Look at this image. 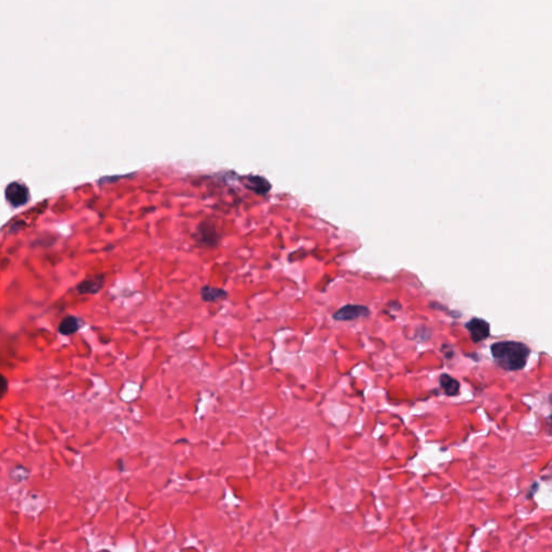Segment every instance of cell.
I'll use <instances>...</instances> for the list:
<instances>
[{
    "label": "cell",
    "instance_id": "obj_9",
    "mask_svg": "<svg viewBox=\"0 0 552 552\" xmlns=\"http://www.w3.org/2000/svg\"><path fill=\"white\" fill-rule=\"evenodd\" d=\"M440 386L443 391H445L446 395L448 396H455L458 394L459 391V383L457 380L452 377L451 375L443 373L440 375L439 379Z\"/></svg>",
    "mask_w": 552,
    "mask_h": 552
},
{
    "label": "cell",
    "instance_id": "obj_6",
    "mask_svg": "<svg viewBox=\"0 0 552 552\" xmlns=\"http://www.w3.org/2000/svg\"><path fill=\"white\" fill-rule=\"evenodd\" d=\"M6 195H7L8 201L12 205L20 206V205H23L27 201L28 193H27V189L23 185L13 183L10 186H8Z\"/></svg>",
    "mask_w": 552,
    "mask_h": 552
},
{
    "label": "cell",
    "instance_id": "obj_12",
    "mask_svg": "<svg viewBox=\"0 0 552 552\" xmlns=\"http://www.w3.org/2000/svg\"><path fill=\"white\" fill-rule=\"evenodd\" d=\"M537 490H538V484H537V482H535V483H534V484L532 485V488H531V494L529 495V497H532V496H533V494H534V493H536V491H537Z\"/></svg>",
    "mask_w": 552,
    "mask_h": 552
},
{
    "label": "cell",
    "instance_id": "obj_7",
    "mask_svg": "<svg viewBox=\"0 0 552 552\" xmlns=\"http://www.w3.org/2000/svg\"><path fill=\"white\" fill-rule=\"evenodd\" d=\"M83 325L84 323L79 317H77V316L69 315L62 319L57 327V331L59 333L63 334V336H71V334H74L78 330H80Z\"/></svg>",
    "mask_w": 552,
    "mask_h": 552
},
{
    "label": "cell",
    "instance_id": "obj_2",
    "mask_svg": "<svg viewBox=\"0 0 552 552\" xmlns=\"http://www.w3.org/2000/svg\"><path fill=\"white\" fill-rule=\"evenodd\" d=\"M194 239L201 247H216L220 241V235L210 223H201L197 227Z\"/></svg>",
    "mask_w": 552,
    "mask_h": 552
},
{
    "label": "cell",
    "instance_id": "obj_14",
    "mask_svg": "<svg viewBox=\"0 0 552 552\" xmlns=\"http://www.w3.org/2000/svg\"><path fill=\"white\" fill-rule=\"evenodd\" d=\"M549 420H550V423H551V426H552V415L549 416Z\"/></svg>",
    "mask_w": 552,
    "mask_h": 552
},
{
    "label": "cell",
    "instance_id": "obj_5",
    "mask_svg": "<svg viewBox=\"0 0 552 552\" xmlns=\"http://www.w3.org/2000/svg\"><path fill=\"white\" fill-rule=\"evenodd\" d=\"M105 285V275L97 274L84 278L77 285L76 290L80 295H97Z\"/></svg>",
    "mask_w": 552,
    "mask_h": 552
},
{
    "label": "cell",
    "instance_id": "obj_4",
    "mask_svg": "<svg viewBox=\"0 0 552 552\" xmlns=\"http://www.w3.org/2000/svg\"><path fill=\"white\" fill-rule=\"evenodd\" d=\"M466 329L469 331L470 338L475 343H479L490 337V325L480 318L470 319L466 324Z\"/></svg>",
    "mask_w": 552,
    "mask_h": 552
},
{
    "label": "cell",
    "instance_id": "obj_3",
    "mask_svg": "<svg viewBox=\"0 0 552 552\" xmlns=\"http://www.w3.org/2000/svg\"><path fill=\"white\" fill-rule=\"evenodd\" d=\"M370 314V310L365 305L347 304L333 314V318L340 322H350L360 317H366Z\"/></svg>",
    "mask_w": 552,
    "mask_h": 552
},
{
    "label": "cell",
    "instance_id": "obj_8",
    "mask_svg": "<svg viewBox=\"0 0 552 552\" xmlns=\"http://www.w3.org/2000/svg\"><path fill=\"white\" fill-rule=\"evenodd\" d=\"M201 299L204 302L213 303L217 301L224 300L228 297V293L221 288H217L213 286H203L200 290Z\"/></svg>",
    "mask_w": 552,
    "mask_h": 552
},
{
    "label": "cell",
    "instance_id": "obj_11",
    "mask_svg": "<svg viewBox=\"0 0 552 552\" xmlns=\"http://www.w3.org/2000/svg\"><path fill=\"white\" fill-rule=\"evenodd\" d=\"M2 381H3V390H2V393H3V397L7 394V391H8V381L6 376H2Z\"/></svg>",
    "mask_w": 552,
    "mask_h": 552
},
{
    "label": "cell",
    "instance_id": "obj_13",
    "mask_svg": "<svg viewBox=\"0 0 552 552\" xmlns=\"http://www.w3.org/2000/svg\"><path fill=\"white\" fill-rule=\"evenodd\" d=\"M549 400H550V402H551V404H552V394L549 396Z\"/></svg>",
    "mask_w": 552,
    "mask_h": 552
},
{
    "label": "cell",
    "instance_id": "obj_1",
    "mask_svg": "<svg viewBox=\"0 0 552 552\" xmlns=\"http://www.w3.org/2000/svg\"><path fill=\"white\" fill-rule=\"evenodd\" d=\"M491 353L495 363L508 371L521 370L527 365L530 348L518 341H501L491 345Z\"/></svg>",
    "mask_w": 552,
    "mask_h": 552
},
{
    "label": "cell",
    "instance_id": "obj_10",
    "mask_svg": "<svg viewBox=\"0 0 552 552\" xmlns=\"http://www.w3.org/2000/svg\"><path fill=\"white\" fill-rule=\"evenodd\" d=\"M270 187L271 186L267 182V180L264 179V178H261V177H251L249 179L248 188H250L251 190H253V191L259 193V194L267 193L270 190Z\"/></svg>",
    "mask_w": 552,
    "mask_h": 552
}]
</instances>
